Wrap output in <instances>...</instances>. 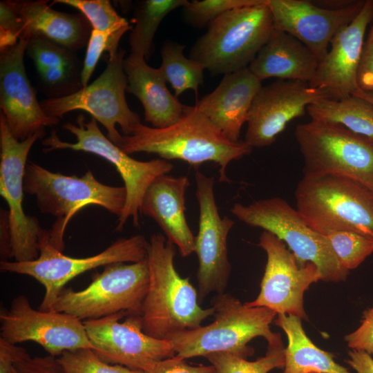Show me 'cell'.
<instances>
[{
	"mask_svg": "<svg viewBox=\"0 0 373 373\" xmlns=\"http://www.w3.org/2000/svg\"><path fill=\"white\" fill-rule=\"evenodd\" d=\"M124 153H154L163 160H180L192 166L212 162L219 166L220 182H229L227 167L249 154L252 147L243 141L226 138L194 106L174 124L156 128L139 124L117 146Z\"/></svg>",
	"mask_w": 373,
	"mask_h": 373,
	"instance_id": "obj_1",
	"label": "cell"
},
{
	"mask_svg": "<svg viewBox=\"0 0 373 373\" xmlns=\"http://www.w3.org/2000/svg\"><path fill=\"white\" fill-rule=\"evenodd\" d=\"M175 247L161 233L151 236L147 246L149 285L141 318L149 336L166 340L172 334L193 329L213 316V308L200 307L198 291L178 273Z\"/></svg>",
	"mask_w": 373,
	"mask_h": 373,
	"instance_id": "obj_2",
	"label": "cell"
},
{
	"mask_svg": "<svg viewBox=\"0 0 373 373\" xmlns=\"http://www.w3.org/2000/svg\"><path fill=\"white\" fill-rule=\"evenodd\" d=\"M214 321L207 325L169 336L175 355L186 359L224 352L247 358L254 354L248 345L258 336L266 339L268 347L283 345L278 333L270 325L277 314L263 307H248L228 293L216 294L211 301Z\"/></svg>",
	"mask_w": 373,
	"mask_h": 373,
	"instance_id": "obj_3",
	"label": "cell"
},
{
	"mask_svg": "<svg viewBox=\"0 0 373 373\" xmlns=\"http://www.w3.org/2000/svg\"><path fill=\"white\" fill-rule=\"evenodd\" d=\"M24 192L34 195L39 210L57 218L50 230V242L64 249V235L67 224L79 210L88 205L100 206L121 216L126 199L123 186H113L98 181L88 170L82 177L52 172L28 162L23 177Z\"/></svg>",
	"mask_w": 373,
	"mask_h": 373,
	"instance_id": "obj_4",
	"label": "cell"
},
{
	"mask_svg": "<svg viewBox=\"0 0 373 373\" xmlns=\"http://www.w3.org/2000/svg\"><path fill=\"white\" fill-rule=\"evenodd\" d=\"M296 209L314 230L325 235L351 231L373 240V191L351 178L304 175L298 182Z\"/></svg>",
	"mask_w": 373,
	"mask_h": 373,
	"instance_id": "obj_5",
	"label": "cell"
},
{
	"mask_svg": "<svg viewBox=\"0 0 373 373\" xmlns=\"http://www.w3.org/2000/svg\"><path fill=\"white\" fill-rule=\"evenodd\" d=\"M273 29L267 0L229 10L208 25L191 48L189 58L214 76L238 71L249 66Z\"/></svg>",
	"mask_w": 373,
	"mask_h": 373,
	"instance_id": "obj_6",
	"label": "cell"
},
{
	"mask_svg": "<svg viewBox=\"0 0 373 373\" xmlns=\"http://www.w3.org/2000/svg\"><path fill=\"white\" fill-rule=\"evenodd\" d=\"M231 213L243 223L274 234L289 248L300 265L312 262L325 282L345 281L349 270L340 262L326 236L312 229L296 209L278 197L233 204Z\"/></svg>",
	"mask_w": 373,
	"mask_h": 373,
	"instance_id": "obj_7",
	"label": "cell"
},
{
	"mask_svg": "<svg viewBox=\"0 0 373 373\" xmlns=\"http://www.w3.org/2000/svg\"><path fill=\"white\" fill-rule=\"evenodd\" d=\"M295 137L304 175H332L356 180L373 191V140L344 126L311 119Z\"/></svg>",
	"mask_w": 373,
	"mask_h": 373,
	"instance_id": "obj_8",
	"label": "cell"
},
{
	"mask_svg": "<svg viewBox=\"0 0 373 373\" xmlns=\"http://www.w3.org/2000/svg\"><path fill=\"white\" fill-rule=\"evenodd\" d=\"M50 230L41 238L39 256L33 260H1L0 270L30 276L41 284L45 294L39 309H51L65 285L77 276L102 266L117 262H137L147 257L148 241L142 235L121 238L104 251L91 256H66L50 242Z\"/></svg>",
	"mask_w": 373,
	"mask_h": 373,
	"instance_id": "obj_9",
	"label": "cell"
},
{
	"mask_svg": "<svg viewBox=\"0 0 373 373\" xmlns=\"http://www.w3.org/2000/svg\"><path fill=\"white\" fill-rule=\"evenodd\" d=\"M149 285L147 258L108 265L84 289H64L51 309L82 321L120 312L140 315Z\"/></svg>",
	"mask_w": 373,
	"mask_h": 373,
	"instance_id": "obj_10",
	"label": "cell"
},
{
	"mask_svg": "<svg viewBox=\"0 0 373 373\" xmlns=\"http://www.w3.org/2000/svg\"><path fill=\"white\" fill-rule=\"evenodd\" d=\"M77 124L66 123L63 128L76 138L75 143L60 140L55 131L42 141L44 152L57 149H71L95 154L111 163L121 175L126 191V199L123 211L118 218L116 227L121 231L129 218L133 225L140 224V207L143 197L151 183L160 175L169 173L173 166L163 159L139 161L130 157L113 143L100 131L97 121L91 118L86 122L84 115L77 118Z\"/></svg>",
	"mask_w": 373,
	"mask_h": 373,
	"instance_id": "obj_11",
	"label": "cell"
},
{
	"mask_svg": "<svg viewBox=\"0 0 373 373\" xmlns=\"http://www.w3.org/2000/svg\"><path fill=\"white\" fill-rule=\"evenodd\" d=\"M124 55L125 51L119 49L108 57L104 72L86 87L63 97L41 101L44 113L59 119L72 111H84L105 127L107 137L118 146L122 135L117 131L116 124L124 135H130L141 123L139 115L130 109L126 100L128 80L123 68Z\"/></svg>",
	"mask_w": 373,
	"mask_h": 373,
	"instance_id": "obj_12",
	"label": "cell"
},
{
	"mask_svg": "<svg viewBox=\"0 0 373 373\" xmlns=\"http://www.w3.org/2000/svg\"><path fill=\"white\" fill-rule=\"evenodd\" d=\"M45 135L39 131L25 140H17L11 133L3 113L0 115V194L6 202L8 227L15 261L37 259L39 246L46 229L37 218L28 216L23 209V177L26 161L34 143Z\"/></svg>",
	"mask_w": 373,
	"mask_h": 373,
	"instance_id": "obj_13",
	"label": "cell"
},
{
	"mask_svg": "<svg viewBox=\"0 0 373 373\" xmlns=\"http://www.w3.org/2000/svg\"><path fill=\"white\" fill-rule=\"evenodd\" d=\"M92 350L103 361L144 372L175 356L170 340L147 335L140 315L120 312L83 321Z\"/></svg>",
	"mask_w": 373,
	"mask_h": 373,
	"instance_id": "obj_14",
	"label": "cell"
},
{
	"mask_svg": "<svg viewBox=\"0 0 373 373\" xmlns=\"http://www.w3.org/2000/svg\"><path fill=\"white\" fill-rule=\"evenodd\" d=\"M258 246L267 254L260 290L256 299L245 304L307 321L303 296L312 283L322 279L319 269L312 262L300 265L286 244L269 231L261 233Z\"/></svg>",
	"mask_w": 373,
	"mask_h": 373,
	"instance_id": "obj_15",
	"label": "cell"
},
{
	"mask_svg": "<svg viewBox=\"0 0 373 373\" xmlns=\"http://www.w3.org/2000/svg\"><path fill=\"white\" fill-rule=\"evenodd\" d=\"M0 323V337L6 341H32L57 358L67 351L92 349L83 321L53 309H35L24 295L14 298L9 309H1Z\"/></svg>",
	"mask_w": 373,
	"mask_h": 373,
	"instance_id": "obj_16",
	"label": "cell"
},
{
	"mask_svg": "<svg viewBox=\"0 0 373 373\" xmlns=\"http://www.w3.org/2000/svg\"><path fill=\"white\" fill-rule=\"evenodd\" d=\"M195 181L200 214L194 252L198 260L197 291L201 303L211 292H225L231 271L227 237L235 222L228 216L222 218L219 213L214 194V178L197 170Z\"/></svg>",
	"mask_w": 373,
	"mask_h": 373,
	"instance_id": "obj_17",
	"label": "cell"
},
{
	"mask_svg": "<svg viewBox=\"0 0 373 373\" xmlns=\"http://www.w3.org/2000/svg\"><path fill=\"white\" fill-rule=\"evenodd\" d=\"M324 98L328 96L323 90L307 82L278 79L262 86L249 112L244 141L252 148L271 145L290 121Z\"/></svg>",
	"mask_w": 373,
	"mask_h": 373,
	"instance_id": "obj_18",
	"label": "cell"
},
{
	"mask_svg": "<svg viewBox=\"0 0 373 373\" xmlns=\"http://www.w3.org/2000/svg\"><path fill=\"white\" fill-rule=\"evenodd\" d=\"M267 3L274 28L302 42L319 62L333 37L354 20L365 1H353L339 8H323L306 0H267Z\"/></svg>",
	"mask_w": 373,
	"mask_h": 373,
	"instance_id": "obj_19",
	"label": "cell"
},
{
	"mask_svg": "<svg viewBox=\"0 0 373 373\" xmlns=\"http://www.w3.org/2000/svg\"><path fill=\"white\" fill-rule=\"evenodd\" d=\"M28 40L1 50L0 106L12 135L23 141L59 119L47 115L38 102L23 63Z\"/></svg>",
	"mask_w": 373,
	"mask_h": 373,
	"instance_id": "obj_20",
	"label": "cell"
},
{
	"mask_svg": "<svg viewBox=\"0 0 373 373\" xmlns=\"http://www.w3.org/2000/svg\"><path fill=\"white\" fill-rule=\"evenodd\" d=\"M373 17V1L366 0L359 13L333 37L330 48L318 62L309 84L323 90L329 99L339 100L359 90L357 73L366 29Z\"/></svg>",
	"mask_w": 373,
	"mask_h": 373,
	"instance_id": "obj_21",
	"label": "cell"
},
{
	"mask_svg": "<svg viewBox=\"0 0 373 373\" xmlns=\"http://www.w3.org/2000/svg\"><path fill=\"white\" fill-rule=\"evenodd\" d=\"M190 182L187 176L163 174L147 189L140 213L153 219L168 241L185 258L195 251V236L185 216L186 193Z\"/></svg>",
	"mask_w": 373,
	"mask_h": 373,
	"instance_id": "obj_22",
	"label": "cell"
},
{
	"mask_svg": "<svg viewBox=\"0 0 373 373\" xmlns=\"http://www.w3.org/2000/svg\"><path fill=\"white\" fill-rule=\"evenodd\" d=\"M261 82L248 67L224 75L218 86L195 106L228 140L238 142Z\"/></svg>",
	"mask_w": 373,
	"mask_h": 373,
	"instance_id": "obj_23",
	"label": "cell"
},
{
	"mask_svg": "<svg viewBox=\"0 0 373 373\" xmlns=\"http://www.w3.org/2000/svg\"><path fill=\"white\" fill-rule=\"evenodd\" d=\"M123 68L128 80L126 92L140 101L145 120L153 128L170 126L184 116L189 106L168 90L159 68L151 67L144 57L131 53L124 59Z\"/></svg>",
	"mask_w": 373,
	"mask_h": 373,
	"instance_id": "obj_24",
	"label": "cell"
},
{
	"mask_svg": "<svg viewBox=\"0 0 373 373\" xmlns=\"http://www.w3.org/2000/svg\"><path fill=\"white\" fill-rule=\"evenodd\" d=\"M318 60L291 35L274 28L248 68L260 81L271 77L310 83Z\"/></svg>",
	"mask_w": 373,
	"mask_h": 373,
	"instance_id": "obj_25",
	"label": "cell"
},
{
	"mask_svg": "<svg viewBox=\"0 0 373 373\" xmlns=\"http://www.w3.org/2000/svg\"><path fill=\"white\" fill-rule=\"evenodd\" d=\"M8 2L24 22L26 40L41 36L73 52L88 44L93 28L82 13L56 11L45 1Z\"/></svg>",
	"mask_w": 373,
	"mask_h": 373,
	"instance_id": "obj_26",
	"label": "cell"
},
{
	"mask_svg": "<svg viewBox=\"0 0 373 373\" xmlns=\"http://www.w3.org/2000/svg\"><path fill=\"white\" fill-rule=\"evenodd\" d=\"M273 323L285 332L288 339L283 373H350L334 361L332 353L313 343L304 331L301 318L277 314Z\"/></svg>",
	"mask_w": 373,
	"mask_h": 373,
	"instance_id": "obj_27",
	"label": "cell"
},
{
	"mask_svg": "<svg viewBox=\"0 0 373 373\" xmlns=\"http://www.w3.org/2000/svg\"><path fill=\"white\" fill-rule=\"evenodd\" d=\"M307 112L311 119L341 125L373 140V104L361 97L321 99L309 105Z\"/></svg>",
	"mask_w": 373,
	"mask_h": 373,
	"instance_id": "obj_28",
	"label": "cell"
},
{
	"mask_svg": "<svg viewBox=\"0 0 373 373\" xmlns=\"http://www.w3.org/2000/svg\"><path fill=\"white\" fill-rule=\"evenodd\" d=\"M188 0H144L136 3L130 35L131 54L150 58L153 53V39L164 18L171 11L182 8Z\"/></svg>",
	"mask_w": 373,
	"mask_h": 373,
	"instance_id": "obj_29",
	"label": "cell"
},
{
	"mask_svg": "<svg viewBox=\"0 0 373 373\" xmlns=\"http://www.w3.org/2000/svg\"><path fill=\"white\" fill-rule=\"evenodd\" d=\"M185 46L167 40L160 50L162 63L159 67L166 82L171 84L178 98L184 91L191 89L198 94L203 84L204 66L198 61L186 58L183 53Z\"/></svg>",
	"mask_w": 373,
	"mask_h": 373,
	"instance_id": "obj_30",
	"label": "cell"
},
{
	"mask_svg": "<svg viewBox=\"0 0 373 373\" xmlns=\"http://www.w3.org/2000/svg\"><path fill=\"white\" fill-rule=\"evenodd\" d=\"M204 357L216 373H268L275 368H283L285 363L283 345L267 347L265 356L254 361L224 352L211 353Z\"/></svg>",
	"mask_w": 373,
	"mask_h": 373,
	"instance_id": "obj_31",
	"label": "cell"
},
{
	"mask_svg": "<svg viewBox=\"0 0 373 373\" xmlns=\"http://www.w3.org/2000/svg\"><path fill=\"white\" fill-rule=\"evenodd\" d=\"M54 3L77 8L88 19L93 29L110 32L119 39L133 28L108 0H56Z\"/></svg>",
	"mask_w": 373,
	"mask_h": 373,
	"instance_id": "obj_32",
	"label": "cell"
},
{
	"mask_svg": "<svg viewBox=\"0 0 373 373\" xmlns=\"http://www.w3.org/2000/svg\"><path fill=\"white\" fill-rule=\"evenodd\" d=\"M342 265L347 270L358 267L373 252V240L351 231L325 235Z\"/></svg>",
	"mask_w": 373,
	"mask_h": 373,
	"instance_id": "obj_33",
	"label": "cell"
},
{
	"mask_svg": "<svg viewBox=\"0 0 373 373\" xmlns=\"http://www.w3.org/2000/svg\"><path fill=\"white\" fill-rule=\"evenodd\" d=\"M264 0H193L182 7L186 22L195 28H204L222 14L239 8L256 5Z\"/></svg>",
	"mask_w": 373,
	"mask_h": 373,
	"instance_id": "obj_34",
	"label": "cell"
},
{
	"mask_svg": "<svg viewBox=\"0 0 373 373\" xmlns=\"http://www.w3.org/2000/svg\"><path fill=\"white\" fill-rule=\"evenodd\" d=\"M26 52L37 70L79 66L74 52L41 36H32L28 40Z\"/></svg>",
	"mask_w": 373,
	"mask_h": 373,
	"instance_id": "obj_35",
	"label": "cell"
},
{
	"mask_svg": "<svg viewBox=\"0 0 373 373\" xmlns=\"http://www.w3.org/2000/svg\"><path fill=\"white\" fill-rule=\"evenodd\" d=\"M57 359L68 373H145L104 362L90 348L65 352Z\"/></svg>",
	"mask_w": 373,
	"mask_h": 373,
	"instance_id": "obj_36",
	"label": "cell"
},
{
	"mask_svg": "<svg viewBox=\"0 0 373 373\" xmlns=\"http://www.w3.org/2000/svg\"><path fill=\"white\" fill-rule=\"evenodd\" d=\"M119 38L110 32L92 30L81 73L82 88L88 86V81L103 52L107 51L108 57H113L119 50Z\"/></svg>",
	"mask_w": 373,
	"mask_h": 373,
	"instance_id": "obj_37",
	"label": "cell"
},
{
	"mask_svg": "<svg viewBox=\"0 0 373 373\" xmlns=\"http://www.w3.org/2000/svg\"><path fill=\"white\" fill-rule=\"evenodd\" d=\"M26 26L21 16L9 5L8 1L0 3V50L15 45L20 39H25Z\"/></svg>",
	"mask_w": 373,
	"mask_h": 373,
	"instance_id": "obj_38",
	"label": "cell"
},
{
	"mask_svg": "<svg viewBox=\"0 0 373 373\" xmlns=\"http://www.w3.org/2000/svg\"><path fill=\"white\" fill-rule=\"evenodd\" d=\"M345 340L352 350L365 352L373 357V304L364 312L360 326L346 335Z\"/></svg>",
	"mask_w": 373,
	"mask_h": 373,
	"instance_id": "obj_39",
	"label": "cell"
},
{
	"mask_svg": "<svg viewBox=\"0 0 373 373\" xmlns=\"http://www.w3.org/2000/svg\"><path fill=\"white\" fill-rule=\"evenodd\" d=\"M17 373H68L57 357H32L27 352L15 363Z\"/></svg>",
	"mask_w": 373,
	"mask_h": 373,
	"instance_id": "obj_40",
	"label": "cell"
},
{
	"mask_svg": "<svg viewBox=\"0 0 373 373\" xmlns=\"http://www.w3.org/2000/svg\"><path fill=\"white\" fill-rule=\"evenodd\" d=\"M357 84L361 90L373 93V17L363 48Z\"/></svg>",
	"mask_w": 373,
	"mask_h": 373,
	"instance_id": "obj_41",
	"label": "cell"
},
{
	"mask_svg": "<svg viewBox=\"0 0 373 373\" xmlns=\"http://www.w3.org/2000/svg\"><path fill=\"white\" fill-rule=\"evenodd\" d=\"M145 373H216L212 365L193 366L184 358L174 356L156 363Z\"/></svg>",
	"mask_w": 373,
	"mask_h": 373,
	"instance_id": "obj_42",
	"label": "cell"
},
{
	"mask_svg": "<svg viewBox=\"0 0 373 373\" xmlns=\"http://www.w3.org/2000/svg\"><path fill=\"white\" fill-rule=\"evenodd\" d=\"M27 351L0 337V373H17L15 363Z\"/></svg>",
	"mask_w": 373,
	"mask_h": 373,
	"instance_id": "obj_43",
	"label": "cell"
},
{
	"mask_svg": "<svg viewBox=\"0 0 373 373\" xmlns=\"http://www.w3.org/2000/svg\"><path fill=\"white\" fill-rule=\"evenodd\" d=\"M346 362L357 373H373V357L365 352L352 350Z\"/></svg>",
	"mask_w": 373,
	"mask_h": 373,
	"instance_id": "obj_44",
	"label": "cell"
},
{
	"mask_svg": "<svg viewBox=\"0 0 373 373\" xmlns=\"http://www.w3.org/2000/svg\"><path fill=\"white\" fill-rule=\"evenodd\" d=\"M354 95L361 97L373 104V93L359 90Z\"/></svg>",
	"mask_w": 373,
	"mask_h": 373,
	"instance_id": "obj_45",
	"label": "cell"
}]
</instances>
